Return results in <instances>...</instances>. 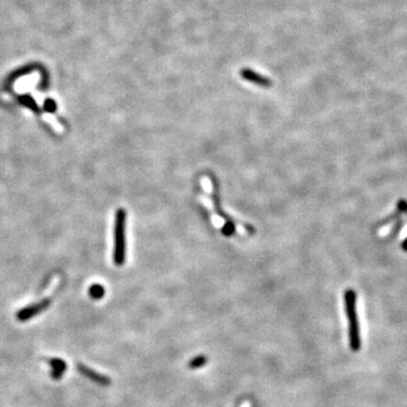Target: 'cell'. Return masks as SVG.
<instances>
[{
  "mask_svg": "<svg viewBox=\"0 0 407 407\" xmlns=\"http://www.w3.org/2000/svg\"><path fill=\"white\" fill-rule=\"evenodd\" d=\"M50 304H51V300L44 299V300L40 301V302L27 305V307H24L17 312L16 319L21 323L29 322V320L34 318V317H37L38 315L42 314L43 311H45L46 309L50 307Z\"/></svg>",
  "mask_w": 407,
  "mask_h": 407,
  "instance_id": "3957f363",
  "label": "cell"
},
{
  "mask_svg": "<svg viewBox=\"0 0 407 407\" xmlns=\"http://www.w3.org/2000/svg\"><path fill=\"white\" fill-rule=\"evenodd\" d=\"M48 363L51 367V371H50L51 378H52L53 380H60V379L65 375L66 370H67V363L59 358L49 359Z\"/></svg>",
  "mask_w": 407,
  "mask_h": 407,
  "instance_id": "5b68a950",
  "label": "cell"
},
{
  "mask_svg": "<svg viewBox=\"0 0 407 407\" xmlns=\"http://www.w3.org/2000/svg\"><path fill=\"white\" fill-rule=\"evenodd\" d=\"M126 210L123 208L117 210L115 218V248H113V261L117 266H122L126 260Z\"/></svg>",
  "mask_w": 407,
  "mask_h": 407,
  "instance_id": "7a4b0ae2",
  "label": "cell"
},
{
  "mask_svg": "<svg viewBox=\"0 0 407 407\" xmlns=\"http://www.w3.org/2000/svg\"><path fill=\"white\" fill-rule=\"evenodd\" d=\"M77 370L83 377H85L92 382L100 385L102 387H108L111 385V379L107 377V375L96 372L95 370L91 369V367L83 365V363H77Z\"/></svg>",
  "mask_w": 407,
  "mask_h": 407,
  "instance_id": "277c9868",
  "label": "cell"
},
{
  "mask_svg": "<svg viewBox=\"0 0 407 407\" xmlns=\"http://www.w3.org/2000/svg\"><path fill=\"white\" fill-rule=\"evenodd\" d=\"M19 102H21V103H22L23 105H25V107L30 108L31 110H33V111H35V112H39L38 104L35 103L34 100H33L31 96H22V97H19Z\"/></svg>",
  "mask_w": 407,
  "mask_h": 407,
  "instance_id": "9c48e42d",
  "label": "cell"
},
{
  "mask_svg": "<svg viewBox=\"0 0 407 407\" xmlns=\"http://www.w3.org/2000/svg\"><path fill=\"white\" fill-rule=\"evenodd\" d=\"M105 294V289L101 284H93L92 286L88 288V295L92 297L93 300H100Z\"/></svg>",
  "mask_w": 407,
  "mask_h": 407,
  "instance_id": "52a82bcc",
  "label": "cell"
},
{
  "mask_svg": "<svg viewBox=\"0 0 407 407\" xmlns=\"http://www.w3.org/2000/svg\"><path fill=\"white\" fill-rule=\"evenodd\" d=\"M240 75L242 78H244V80L250 81V83L263 86V87H269V86H272L271 80H268V78L259 75V74H257L256 72H253V70L251 69H248V68L241 69Z\"/></svg>",
  "mask_w": 407,
  "mask_h": 407,
  "instance_id": "8992f818",
  "label": "cell"
},
{
  "mask_svg": "<svg viewBox=\"0 0 407 407\" xmlns=\"http://www.w3.org/2000/svg\"><path fill=\"white\" fill-rule=\"evenodd\" d=\"M402 248H403V250H404V251H407V239H405V240L403 241Z\"/></svg>",
  "mask_w": 407,
  "mask_h": 407,
  "instance_id": "8fae6325",
  "label": "cell"
},
{
  "mask_svg": "<svg viewBox=\"0 0 407 407\" xmlns=\"http://www.w3.org/2000/svg\"><path fill=\"white\" fill-rule=\"evenodd\" d=\"M44 110H45L46 112H49V113L56 112V110H57L56 102H54L53 100H51V99L46 100V101L44 102Z\"/></svg>",
  "mask_w": 407,
  "mask_h": 407,
  "instance_id": "30bf717a",
  "label": "cell"
},
{
  "mask_svg": "<svg viewBox=\"0 0 407 407\" xmlns=\"http://www.w3.org/2000/svg\"><path fill=\"white\" fill-rule=\"evenodd\" d=\"M345 300V311L348 322V339L352 351H359L361 348V336H360V326L356 312V293L353 289H347L344 294Z\"/></svg>",
  "mask_w": 407,
  "mask_h": 407,
  "instance_id": "6da1fadb",
  "label": "cell"
},
{
  "mask_svg": "<svg viewBox=\"0 0 407 407\" xmlns=\"http://www.w3.org/2000/svg\"><path fill=\"white\" fill-rule=\"evenodd\" d=\"M207 363V358L205 355H197L194 359H191L189 363H188V367L191 370L199 369V367L204 366Z\"/></svg>",
  "mask_w": 407,
  "mask_h": 407,
  "instance_id": "ba28073f",
  "label": "cell"
}]
</instances>
